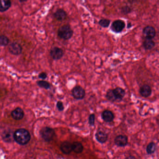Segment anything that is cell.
I'll return each mask as SVG.
<instances>
[{"instance_id":"obj_15","label":"cell","mask_w":159,"mask_h":159,"mask_svg":"<svg viewBox=\"0 0 159 159\" xmlns=\"http://www.w3.org/2000/svg\"><path fill=\"white\" fill-rule=\"evenodd\" d=\"M55 17L57 20L62 21L66 19L67 17V13L63 9L60 8L56 11L54 13Z\"/></svg>"},{"instance_id":"obj_30","label":"cell","mask_w":159,"mask_h":159,"mask_svg":"<svg viewBox=\"0 0 159 159\" xmlns=\"http://www.w3.org/2000/svg\"><path fill=\"white\" fill-rule=\"evenodd\" d=\"M132 27V23H131V22H128V24H127V29L131 28Z\"/></svg>"},{"instance_id":"obj_12","label":"cell","mask_w":159,"mask_h":159,"mask_svg":"<svg viewBox=\"0 0 159 159\" xmlns=\"http://www.w3.org/2000/svg\"><path fill=\"white\" fill-rule=\"evenodd\" d=\"M60 149L63 154H69L73 151L72 144L68 141H64L61 145Z\"/></svg>"},{"instance_id":"obj_20","label":"cell","mask_w":159,"mask_h":159,"mask_svg":"<svg viewBox=\"0 0 159 159\" xmlns=\"http://www.w3.org/2000/svg\"><path fill=\"white\" fill-rule=\"evenodd\" d=\"M106 98L110 101L114 102H117L116 97L114 94L113 92L112 89H109L107 92L106 94Z\"/></svg>"},{"instance_id":"obj_7","label":"cell","mask_w":159,"mask_h":159,"mask_svg":"<svg viewBox=\"0 0 159 159\" xmlns=\"http://www.w3.org/2000/svg\"><path fill=\"white\" fill-rule=\"evenodd\" d=\"M8 50L10 53L14 55H19L22 52L21 46L17 42H12L8 46Z\"/></svg>"},{"instance_id":"obj_28","label":"cell","mask_w":159,"mask_h":159,"mask_svg":"<svg viewBox=\"0 0 159 159\" xmlns=\"http://www.w3.org/2000/svg\"><path fill=\"white\" fill-rule=\"evenodd\" d=\"M47 77V74L45 73H41L39 75V78L42 79V80H45V79H46Z\"/></svg>"},{"instance_id":"obj_14","label":"cell","mask_w":159,"mask_h":159,"mask_svg":"<svg viewBox=\"0 0 159 159\" xmlns=\"http://www.w3.org/2000/svg\"><path fill=\"white\" fill-rule=\"evenodd\" d=\"M101 116L102 119L105 121V122H112L114 118L113 113L109 110H107L103 111Z\"/></svg>"},{"instance_id":"obj_4","label":"cell","mask_w":159,"mask_h":159,"mask_svg":"<svg viewBox=\"0 0 159 159\" xmlns=\"http://www.w3.org/2000/svg\"><path fill=\"white\" fill-rule=\"evenodd\" d=\"M72 95L76 100H81L86 96V91L80 86H76L72 90Z\"/></svg>"},{"instance_id":"obj_2","label":"cell","mask_w":159,"mask_h":159,"mask_svg":"<svg viewBox=\"0 0 159 159\" xmlns=\"http://www.w3.org/2000/svg\"><path fill=\"white\" fill-rule=\"evenodd\" d=\"M73 35V31L69 25H63L59 28L58 36L60 39L67 40L72 38Z\"/></svg>"},{"instance_id":"obj_29","label":"cell","mask_w":159,"mask_h":159,"mask_svg":"<svg viewBox=\"0 0 159 159\" xmlns=\"http://www.w3.org/2000/svg\"><path fill=\"white\" fill-rule=\"evenodd\" d=\"M126 159H136V158L135 157H134V156H132V155H130V156H128V157L126 158Z\"/></svg>"},{"instance_id":"obj_8","label":"cell","mask_w":159,"mask_h":159,"mask_svg":"<svg viewBox=\"0 0 159 159\" xmlns=\"http://www.w3.org/2000/svg\"><path fill=\"white\" fill-rule=\"evenodd\" d=\"M50 55L53 59L58 60L60 59L63 56V50L60 48L55 47L50 50Z\"/></svg>"},{"instance_id":"obj_19","label":"cell","mask_w":159,"mask_h":159,"mask_svg":"<svg viewBox=\"0 0 159 159\" xmlns=\"http://www.w3.org/2000/svg\"><path fill=\"white\" fill-rule=\"evenodd\" d=\"M143 46L145 49L147 50H150L154 48L155 43L152 40L146 39L143 42Z\"/></svg>"},{"instance_id":"obj_18","label":"cell","mask_w":159,"mask_h":159,"mask_svg":"<svg viewBox=\"0 0 159 159\" xmlns=\"http://www.w3.org/2000/svg\"><path fill=\"white\" fill-rule=\"evenodd\" d=\"M73 151L77 154H80L82 152L83 150V146L82 144L79 142H74L72 144Z\"/></svg>"},{"instance_id":"obj_26","label":"cell","mask_w":159,"mask_h":159,"mask_svg":"<svg viewBox=\"0 0 159 159\" xmlns=\"http://www.w3.org/2000/svg\"><path fill=\"white\" fill-rule=\"evenodd\" d=\"M95 116L94 114H92L89 118V124H90V126H94L95 124Z\"/></svg>"},{"instance_id":"obj_3","label":"cell","mask_w":159,"mask_h":159,"mask_svg":"<svg viewBox=\"0 0 159 159\" xmlns=\"http://www.w3.org/2000/svg\"><path fill=\"white\" fill-rule=\"evenodd\" d=\"M126 27L125 22L122 20H116L112 23L110 29L113 32L119 33L123 31Z\"/></svg>"},{"instance_id":"obj_24","label":"cell","mask_w":159,"mask_h":159,"mask_svg":"<svg viewBox=\"0 0 159 159\" xmlns=\"http://www.w3.org/2000/svg\"><path fill=\"white\" fill-rule=\"evenodd\" d=\"M9 42V39L4 35L0 36V46H7Z\"/></svg>"},{"instance_id":"obj_17","label":"cell","mask_w":159,"mask_h":159,"mask_svg":"<svg viewBox=\"0 0 159 159\" xmlns=\"http://www.w3.org/2000/svg\"><path fill=\"white\" fill-rule=\"evenodd\" d=\"M11 6V2L9 0H0V12L8 10Z\"/></svg>"},{"instance_id":"obj_23","label":"cell","mask_w":159,"mask_h":159,"mask_svg":"<svg viewBox=\"0 0 159 159\" xmlns=\"http://www.w3.org/2000/svg\"><path fill=\"white\" fill-rule=\"evenodd\" d=\"M110 22L111 21L110 20L107 19H102L99 22V24L102 27L107 28L110 25Z\"/></svg>"},{"instance_id":"obj_25","label":"cell","mask_w":159,"mask_h":159,"mask_svg":"<svg viewBox=\"0 0 159 159\" xmlns=\"http://www.w3.org/2000/svg\"><path fill=\"white\" fill-rule=\"evenodd\" d=\"M132 11V9L129 6H125L121 8V12L124 15L128 14Z\"/></svg>"},{"instance_id":"obj_10","label":"cell","mask_w":159,"mask_h":159,"mask_svg":"<svg viewBox=\"0 0 159 159\" xmlns=\"http://www.w3.org/2000/svg\"><path fill=\"white\" fill-rule=\"evenodd\" d=\"M113 91L114 94L116 97L117 102L121 101L125 97L126 92L122 88L118 87L113 90Z\"/></svg>"},{"instance_id":"obj_6","label":"cell","mask_w":159,"mask_h":159,"mask_svg":"<svg viewBox=\"0 0 159 159\" xmlns=\"http://www.w3.org/2000/svg\"><path fill=\"white\" fill-rule=\"evenodd\" d=\"M143 35L146 39L152 40L156 35V30L153 27L147 26L143 29Z\"/></svg>"},{"instance_id":"obj_11","label":"cell","mask_w":159,"mask_h":159,"mask_svg":"<svg viewBox=\"0 0 159 159\" xmlns=\"http://www.w3.org/2000/svg\"><path fill=\"white\" fill-rule=\"evenodd\" d=\"M139 92L142 97L147 98L152 94V89L150 86L147 85H144L140 88Z\"/></svg>"},{"instance_id":"obj_9","label":"cell","mask_w":159,"mask_h":159,"mask_svg":"<svg viewBox=\"0 0 159 159\" xmlns=\"http://www.w3.org/2000/svg\"><path fill=\"white\" fill-rule=\"evenodd\" d=\"M114 142L118 147H124L127 144L128 139L126 135H118L114 140Z\"/></svg>"},{"instance_id":"obj_13","label":"cell","mask_w":159,"mask_h":159,"mask_svg":"<svg viewBox=\"0 0 159 159\" xmlns=\"http://www.w3.org/2000/svg\"><path fill=\"white\" fill-rule=\"evenodd\" d=\"M11 116L15 120H20L24 116V112L21 108H16L11 112Z\"/></svg>"},{"instance_id":"obj_27","label":"cell","mask_w":159,"mask_h":159,"mask_svg":"<svg viewBox=\"0 0 159 159\" xmlns=\"http://www.w3.org/2000/svg\"><path fill=\"white\" fill-rule=\"evenodd\" d=\"M56 107L58 108L59 111H62L64 109V107H63V103L61 101H58L56 104Z\"/></svg>"},{"instance_id":"obj_16","label":"cell","mask_w":159,"mask_h":159,"mask_svg":"<svg viewBox=\"0 0 159 159\" xmlns=\"http://www.w3.org/2000/svg\"><path fill=\"white\" fill-rule=\"evenodd\" d=\"M95 137L98 142L103 144L107 141L108 136L107 134L105 132L99 131L95 134Z\"/></svg>"},{"instance_id":"obj_1","label":"cell","mask_w":159,"mask_h":159,"mask_svg":"<svg viewBox=\"0 0 159 159\" xmlns=\"http://www.w3.org/2000/svg\"><path fill=\"white\" fill-rule=\"evenodd\" d=\"M14 138L18 144L24 145L29 142L30 135L27 130L22 128L15 131L14 134Z\"/></svg>"},{"instance_id":"obj_21","label":"cell","mask_w":159,"mask_h":159,"mask_svg":"<svg viewBox=\"0 0 159 159\" xmlns=\"http://www.w3.org/2000/svg\"><path fill=\"white\" fill-rule=\"evenodd\" d=\"M156 150V145L154 142H151L147 145V152L148 154L154 153Z\"/></svg>"},{"instance_id":"obj_22","label":"cell","mask_w":159,"mask_h":159,"mask_svg":"<svg viewBox=\"0 0 159 159\" xmlns=\"http://www.w3.org/2000/svg\"><path fill=\"white\" fill-rule=\"evenodd\" d=\"M37 84L40 87L48 89L50 88V85L49 83L45 81L40 80L37 82Z\"/></svg>"},{"instance_id":"obj_5","label":"cell","mask_w":159,"mask_h":159,"mask_svg":"<svg viewBox=\"0 0 159 159\" xmlns=\"http://www.w3.org/2000/svg\"><path fill=\"white\" fill-rule=\"evenodd\" d=\"M42 137L46 141H50L52 140L55 135V131L52 128L46 127L41 131Z\"/></svg>"}]
</instances>
